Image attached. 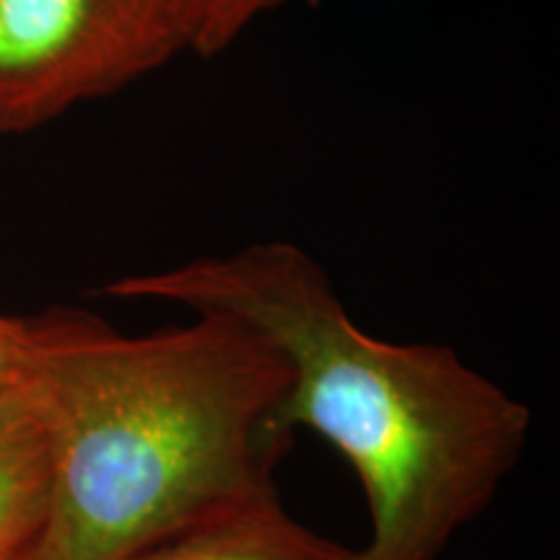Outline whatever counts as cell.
Masks as SVG:
<instances>
[{
    "instance_id": "1",
    "label": "cell",
    "mask_w": 560,
    "mask_h": 560,
    "mask_svg": "<svg viewBox=\"0 0 560 560\" xmlns=\"http://www.w3.org/2000/svg\"><path fill=\"white\" fill-rule=\"evenodd\" d=\"M104 296L242 322L289 363L272 436L312 429L359 475L371 537L353 560H436L527 450L532 412L446 346L361 330L330 276L291 242L109 283Z\"/></svg>"
},
{
    "instance_id": "2",
    "label": "cell",
    "mask_w": 560,
    "mask_h": 560,
    "mask_svg": "<svg viewBox=\"0 0 560 560\" xmlns=\"http://www.w3.org/2000/svg\"><path fill=\"white\" fill-rule=\"evenodd\" d=\"M26 382L52 433L50 511L26 560H128L276 495L270 420L291 371L242 322L125 335L55 310L30 317Z\"/></svg>"
},
{
    "instance_id": "3",
    "label": "cell",
    "mask_w": 560,
    "mask_h": 560,
    "mask_svg": "<svg viewBox=\"0 0 560 560\" xmlns=\"http://www.w3.org/2000/svg\"><path fill=\"white\" fill-rule=\"evenodd\" d=\"M182 52L174 0H0V136L50 125Z\"/></svg>"
},
{
    "instance_id": "4",
    "label": "cell",
    "mask_w": 560,
    "mask_h": 560,
    "mask_svg": "<svg viewBox=\"0 0 560 560\" xmlns=\"http://www.w3.org/2000/svg\"><path fill=\"white\" fill-rule=\"evenodd\" d=\"M52 493V433L30 382L0 392V560H26Z\"/></svg>"
},
{
    "instance_id": "5",
    "label": "cell",
    "mask_w": 560,
    "mask_h": 560,
    "mask_svg": "<svg viewBox=\"0 0 560 560\" xmlns=\"http://www.w3.org/2000/svg\"><path fill=\"white\" fill-rule=\"evenodd\" d=\"M353 552L314 535L270 495L195 524L128 560H353Z\"/></svg>"
},
{
    "instance_id": "6",
    "label": "cell",
    "mask_w": 560,
    "mask_h": 560,
    "mask_svg": "<svg viewBox=\"0 0 560 560\" xmlns=\"http://www.w3.org/2000/svg\"><path fill=\"white\" fill-rule=\"evenodd\" d=\"M317 3L319 0H174L185 26L187 52L200 58L229 50L272 13Z\"/></svg>"
},
{
    "instance_id": "7",
    "label": "cell",
    "mask_w": 560,
    "mask_h": 560,
    "mask_svg": "<svg viewBox=\"0 0 560 560\" xmlns=\"http://www.w3.org/2000/svg\"><path fill=\"white\" fill-rule=\"evenodd\" d=\"M30 361V319L0 312V392L16 387Z\"/></svg>"
}]
</instances>
